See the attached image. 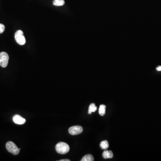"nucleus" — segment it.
Listing matches in <instances>:
<instances>
[{
  "mask_svg": "<svg viewBox=\"0 0 161 161\" xmlns=\"http://www.w3.org/2000/svg\"><path fill=\"white\" fill-rule=\"evenodd\" d=\"M6 148L9 152L15 155H18L20 150V148H18L16 145L11 141L7 142L6 144Z\"/></svg>",
  "mask_w": 161,
  "mask_h": 161,
  "instance_id": "nucleus-2",
  "label": "nucleus"
},
{
  "mask_svg": "<svg viewBox=\"0 0 161 161\" xmlns=\"http://www.w3.org/2000/svg\"><path fill=\"white\" fill-rule=\"evenodd\" d=\"M9 57L7 53L2 52L0 53V65L3 68H5L8 64Z\"/></svg>",
  "mask_w": 161,
  "mask_h": 161,
  "instance_id": "nucleus-4",
  "label": "nucleus"
},
{
  "mask_svg": "<svg viewBox=\"0 0 161 161\" xmlns=\"http://www.w3.org/2000/svg\"><path fill=\"white\" fill-rule=\"evenodd\" d=\"M13 120L15 124L18 125H23L26 122L25 119L18 115H15L13 118Z\"/></svg>",
  "mask_w": 161,
  "mask_h": 161,
  "instance_id": "nucleus-6",
  "label": "nucleus"
},
{
  "mask_svg": "<svg viewBox=\"0 0 161 161\" xmlns=\"http://www.w3.org/2000/svg\"><path fill=\"white\" fill-rule=\"evenodd\" d=\"M15 39L18 44L24 45L26 43V39L22 30H18L15 34Z\"/></svg>",
  "mask_w": 161,
  "mask_h": 161,
  "instance_id": "nucleus-3",
  "label": "nucleus"
},
{
  "mask_svg": "<svg viewBox=\"0 0 161 161\" xmlns=\"http://www.w3.org/2000/svg\"><path fill=\"white\" fill-rule=\"evenodd\" d=\"M70 160L68 159H62V160H59V161H70Z\"/></svg>",
  "mask_w": 161,
  "mask_h": 161,
  "instance_id": "nucleus-15",
  "label": "nucleus"
},
{
  "mask_svg": "<svg viewBox=\"0 0 161 161\" xmlns=\"http://www.w3.org/2000/svg\"><path fill=\"white\" fill-rule=\"evenodd\" d=\"M82 132L83 128L81 126H74L69 129V133L72 135H78L81 133Z\"/></svg>",
  "mask_w": 161,
  "mask_h": 161,
  "instance_id": "nucleus-5",
  "label": "nucleus"
},
{
  "mask_svg": "<svg viewBox=\"0 0 161 161\" xmlns=\"http://www.w3.org/2000/svg\"><path fill=\"white\" fill-rule=\"evenodd\" d=\"M156 70L158 71H161V66H159L156 68Z\"/></svg>",
  "mask_w": 161,
  "mask_h": 161,
  "instance_id": "nucleus-14",
  "label": "nucleus"
},
{
  "mask_svg": "<svg viewBox=\"0 0 161 161\" xmlns=\"http://www.w3.org/2000/svg\"><path fill=\"white\" fill-rule=\"evenodd\" d=\"M65 2L64 0H54L53 4L56 6H62L65 4Z\"/></svg>",
  "mask_w": 161,
  "mask_h": 161,
  "instance_id": "nucleus-11",
  "label": "nucleus"
},
{
  "mask_svg": "<svg viewBox=\"0 0 161 161\" xmlns=\"http://www.w3.org/2000/svg\"><path fill=\"white\" fill-rule=\"evenodd\" d=\"M100 146L101 149H103V150H106L109 147L108 142L107 141H102L100 144Z\"/></svg>",
  "mask_w": 161,
  "mask_h": 161,
  "instance_id": "nucleus-12",
  "label": "nucleus"
},
{
  "mask_svg": "<svg viewBox=\"0 0 161 161\" xmlns=\"http://www.w3.org/2000/svg\"><path fill=\"white\" fill-rule=\"evenodd\" d=\"M5 30V26L2 24H0V34L2 33Z\"/></svg>",
  "mask_w": 161,
  "mask_h": 161,
  "instance_id": "nucleus-13",
  "label": "nucleus"
},
{
  "mask_svg": "<svg viewBox=\"0 0 161 161\" xmlns=\"http://www.w3.org/2000/svg\"><path fill=\"white\" fill-rule=\"evenodd\" d=\"M69 149L70 148L68 144L63 142H60L56 145V151L60 154H66L69 151Z\"/></svg>",
  "mask_w": 161,
  "mask_h": 161,
  "instance_id": "nucleus-1",
  "label": "nucleus"
},
{
  "mask_svg": "<svg viewBox=\"0 0 161 161\" xmlns=\"http://www.w3.org/2000/svg\"><path fill=\"white\" fill-rule=\"evenodd\" d=\"M102 156H103V158L105 159L111 158L113 157V154L112 151L106 150L103 152Z\"/></svg>",
  "mask_w": 161,
  "mask_h": 161,
  "instance_id": "nucleus-7",
  "label": "nucleus"
},
{
  "mask_svg": "<svg viewBox=\"0 0 161 161\" xmlns=\"http://www.w3.org/2000/svg\"><path fill=\"white\" fill-rule=\"evenodd\" d=\"M97 109V107L95 105L94 103H91V104L90 105L89 107V110H88V114H91L92 112H96V110Z\"/></svg>",
  "mask_w": 161,
  "mask_h": 161,
  "instance_id": "nucleus-8",
  "label": "nucleus"
},
{
  "mask_svg": "<svg viewBox=\"0 0 161 161\" xmlns=\"http://www.w3.org/2000/svg\"><path fill=\"white\" fill-rule=\"evenodd\" d=\"M94 160V157L91 154H87L83 157L81 161H93Z\"/></svg>",
  "mask_w": 161,
  "mask_h": 161,
  "instance_id": "nucleus-10",
  "label": "nucleus"
},
{
  "mask_svg": "<svg viewBox=\"0 0 161 161\" xmlns=\"http://www.w3.org/2000/svg\"><path fill=\"white\" fill-rule=\"evenodd\" d=\"M106 108V106L104 105H101L100 106L99 110H98L100 115L101 116H103L105 114Z\"/></svg>",
  "mask_w": 161,
  "mask_h": 161,
  "instance_id": "nucleus-9",
  "label": "nucleus"
}]
</instances>
